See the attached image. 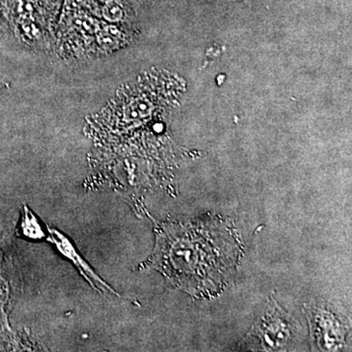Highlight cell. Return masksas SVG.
Listing matches in <instances>:
<instances>
[{
  "label": "cell",
  "mask_w": 352,
  "mask_h": 352,
  "mask_svg": "<svg viewBox=\"0 0 352 352\" xmlns=\"http://www.w3.org/2000/svg\"><path fill=\"white\" fill-rule=\"evenodd\" d=\"M50 233L51 241L57 245L58 250H59L66 258L71 259V261L75 263L76 267H78L80 271H82V276L87 278V281L89 282L91 286L95 287V285H99V287H101L102 289H107V291L113 294V289L111 288L108 284H106L105 282L94 272V270L88 265L87 261L82 258V256H80V254L76 252L74 245L71 244V242H69L64 235H62L59 231L54 230V229H51Z\"/></svg>",
  "instance_id": "cell-2"
},
{
  "label": "cell",
  "mask_w": 352,
  "mask_h": 352,
  "mask_svg": "<svg viewBox=\"0 0 352 352\" xmlns=\"http://www.w3.org/2000/svg\"><path fill=\"white\" fill-rule=\"evenodd\" d=\"M21 227H22L23 233L29 239L38 240L45 237L38 220L28 207L24 208V215H23Z\"/></svg>",
  "instance_id": "cell-4"
},
{
  "label": "cell",
  "mask_w": 352,
  "mask_h": 352,
  "mask_svg": "<svg viewBox=\"0 0 352 352\" xmlns=\"http://www.w3.org/2000/svg\"><path fill=\"white\" fill-rule=\"evenodd\" d=\"M287 325L288 324L286 320L280 316L279 310L270 312L264 318L263 325L261 324V338H263L264 342L273 349L284 344L289 337V330Z\"/></svg>",
  "instance_id": "cell-3"
},
{
  "label": "cell",
  "mask_w": 352,
  "mask_h": 352,
  "mask_svg": "<svg viewBox=\"0 0 352 352\" xmlns=\"http://www.w3.org/2000/svg\"><path fill=\"white\" fill-rule=\"evenodd\" d=\"M240 256V241L230 226L205 220L162 227L148 263L191 295L210 296L232 276Z\"/></svg>",
  "instance_id": "cell-1"
},
{
  "label": "cell",
  "mask_w": 352,
  "mask_h": 352,
  "mask_svg": "<svg viewBox=\"0 0 352 352\" xmlns=\"http://www.w3.org/2000/svg\"><path fill=\"white\" fill-rule=\"evenodd\" d=\"M104 13H105L107 19L110 21H119L122 19L124 11H122V7L120 6L119 3H117V2H111V3H109L108 6L105 7Z\"/></svg>",
  "instance_id": "cell-5"
}]
</instances>
